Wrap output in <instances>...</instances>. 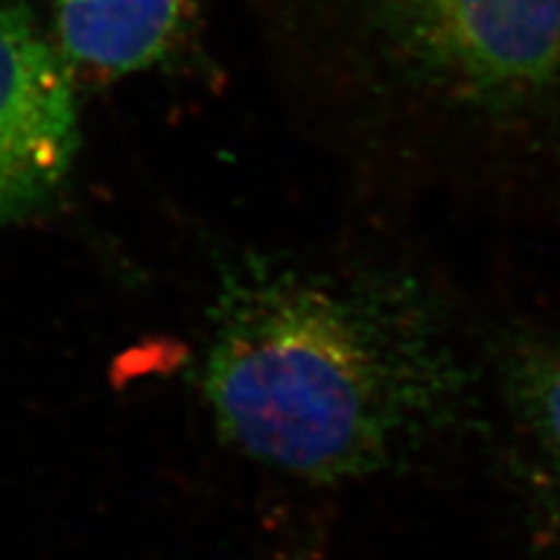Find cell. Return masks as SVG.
I'll use <instances>...</instances> for the list:
<instances>
[{
  "instance_id": "6da1fadb",
  "label": "cell",
  "mask_w": 560,
  "mask_h": 560,
  "mask_svg": "<svg viewBox=\"0 0 560 560\" xmlns=\"http://www.w3.org/2000/svg\"><path fill=\"white\" fill-rule=\"evenodd\" d=\"M280 55L358 178L537 230L560 210V0H292Z\"/></svg>"
},
{
  "instance_id": "7a4b0ae2",
  "label": "cell",
  "mask_w": 560,
  "mask_h": 560,
  "mask_svg": "<svg viewBox=\"0 0 560 560\" xmlns=\"http://www.w3.org/2000/svg\"><path fill=\"white\" fill-rule=\"evenodd\" d=\"M201 390L222 442L248 460L346 483L463 430L486 358L409 267L243 253L218 280Z\"/></svg>"
},
{
  "instance_id": "3957f363",
  "label": "cell",
  "mask_w": 560,
  "mask_h": 560,
  "mask_svg": "<svg viewBox=\"0 0 560 560\" xmlns=\"http://www.w3.org/2000/svg\"><path fill=\"white\" fill-rule=\"evenodd\" d=\"M75 148V78L28 8L0 3V222L55 195Z\"/></svg>"
},
{
  "instance_id": "277c9868",
  "label": "cell",
  "mask_w": 560,
  "mask_h": 560,
  "mask_svg": "<svg viewBox=\"0 0 560 560\" xmlns=\"http://www.w3.org/2000/svg\"><path fill=\"white\" fill-rule=\"evenodd\" d=\"M218 0H55V40L75 82H113L180 59Z\"/></svg>"
},
{
  "instance_id": "5b68a950",
  "label": "cell",
  "mask_w": 560,
  "mask_h": 560,
  "mask_svg": "<svg viewBox=\"0 0 560 560\" xmlns=\"http://www.w3.org/2000/svg\"><path fill=\"white\" fill-rule=\"evenodd\" d=\"M486 393L516 467L560 518V329L518 327L486 358Z\"/></svg>"
}]
</instances>
